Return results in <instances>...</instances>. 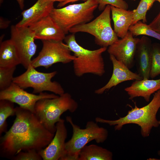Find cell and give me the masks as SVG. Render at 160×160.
<instances>
[{
    "instance_id": "1",
    "label": "cell",
    "mask_w": 160,
    "mask_h": 160,
    "mask_svg": "<svg viewBox=\"0 0 160 160\" xmlns=\"http://www.w3.org/2000/svg\"><path fill=\"white\" fill-rule=\"evenodd\" d=\"M16 118L8 131L0 138L1 156L11 159L21 151L46 147L54 133L46 129L35 114L20 107L15 108Z\"/></svg>"
},
{
    "instance_id": "2",
    "label": "cell",
    "mask_w": 160,
    "mask_h": 160,
    "mask_svg": "<svg viewBox=\"0 0 160 160\" xmlns=\"http://www.w3.org/2000/svg\"><path fill=\"white\" fill-rule=\"evenodd\" d=\"M135 107H132L124 117L113 120L97 117L95 119L96 122L114 126L115 130H120L125 124H135L140 127L142 136L148 137L153 127H157L160 125V121L158 120L156 117L160 108V89L154 93L152 100L147 105L138 108L135 103Z\"/></svg>"
},
{
    "instance_id": "3",
    "label": "cell",
    "mask_w": 160,
    "mask_h": 160,
    "mask_svg": "<svg viewBox=\"0 0 160 160\" xmlns=\"http://www.w3.org/2000/svg\"><path fill=\"white\" fill-rule=\"evenodd\" d=\"M64 40L76 57L72 61L76 76L80 77L88 73L100 76L104 75L105 65L102 54L107 47H101L92 50L85 49L77 42L74 33L65 36Z\"/></svg>"
},
{
    "instance_id": "4",
    "label": "cell",
    "mask_w": 160,
    "mask_h": 160,
    "mask_svg": "<svg viewBox=\"0 0 160 160\" xmlns=\"http://www.w3.org/2000/svg\"><path fill=\"white\" fill-rule=\"evenodd\" d=\"M77 103L70 94L64 93L53 98H44L36 103L35 114L43 126L51 132L56 131V124L62 119L60 117L68 111L71 113L77 109Z\"/></svg>"
},
{
    "instance_id": "5",
    "label": "cell",
    "mask_w": 160,
    "mask_h": 160,
    "mask_svg": "<svg viewBox=\"0 0 160 160\" xmlns=\"http://www.w3.org/2000/svg\"><path fill=\"white\" fill-rule=\"evenodd\" d=\"M66 118L72 127L73 134L65 142V153L60 160H78L79 152L88 143L93 140L97 143H103L108 137V130L100 127L96 122L89 121L85 128L82 129L73 123L71 117L68 116Z\"/></svg>"
},
{
    "instance_id": "6",
    "label": "cell",
    "mask_w": 160,
    "mask_h": 160,
    "mask_svg": "<svg viewBox=\"0 0 160 160\" xmlns=\"http://www.w3.org/2000/svg\"><path fill=\"white\" fill-rule=\"evenodd\" d=\"M98 6L96 0H86L61 8H54L50 15L66 34L73 27L90 22Z\"/></svg>"
},
{
    "instance_id": "7",
    "label": "cell",
    "mask_w": 160,
    "mask_h": 160,
    "mask_svg": "<svg viewBox=\"0 0 160 160\" xmlns=\"http://www.w3.org/2000/svg\"><path fill=\"white\" fill-rule=\"evenodd\" d=\"M111 5H108L94 20L73 27L69 32L74 34L79 32L89 33L95 37L97 44L107 48L119 39L111 27Z\"/></svg>"
},
{
    "instance_id": "8",
    "label": "cell",
    "mask_w": 160,
    "mask_h": 160,
    "mask_svg": "<svg viewBox=\"0 0 160 160\" xmlns=\"http://www.w3.org/2000/svg\"><path fill=\"white\" fill-rule=\"evenodd\" d=\"M35 68L31 65L25 72L14 77L13 82L23 89L32 88L33 93L48 91L60 95L65 93L63 88L59 82L52 81L57 73L56 71L43 73L38 71Z\"/></svg>"
},
{
    "instance_id": "9",
    "label": "cell",
    "mask_w": 160,
    "mask_h": 160,
    "mask_svg": "<svg viewBox=\"0 0 160 160\" xmlns=\"http://www.w3.org/2000/svg\"><path fill=\"white\" fill-rule=\"evenodd\" d=\"M42 41L41 50L37 57L32 60L31 65L35 68L43 67L47 69L57 63H69L76 58L71 54L68 46L63 41Z\"/></svg>"
},
{
    "instance_id": "10",
    "label": "cell",
    "mask_w": 160,
    "mask_h": 160,
    "mask_svg": "<svg viewBox=\"0 0 160 160\" xmlns=\"http://www.w3.org/2000/svg\"><path fill=\"white\" fill-rule=\"evenodd\" d=\"M19 55L21 64L26 69L31 65V58L36 53L37 46L34 42L35 34L29 27L10 28V39Z\"/></svg>"
},
{
    "instance_id": "11",
    "label": "cell",
    "mask_w": 160,
    "mask_h": 160,
    "mask_svg": "<svg viewBox=\"0 0 160 160\" xmlns=\"http://www.w3.org/2000/svg\"><path fill=\"white\" fill-rule=\"evenodd\" d=\"M13 82L7 88L0 92V100H6L18 104L20 107L35 113L36 103L44 98H53L58 96L54 94L41 92L36 95L29 93Z\"/></svg>"
},
{
    "instance_id": "12",
    "label": "cell",
    "mask_w": 160,
    "mask_h": 160,
    "mask_svg": "<svg viewBox=\"0 0 160 160\" xmlns=\"http://www.w3.org/2000/svg\"><path fill=\"white\" fill-rule=\"evenodd\" d=\"M140 39L134 37L129 31L123 38L118 39L108 47L107 52L129 68L133 67L137 44Z\"/></svg>"
},
{
    "instance_id": "13",
    "label": "cell",
    "mask_w": 160,
    "mask_h": 160,
    "mask_svg": "<svg viewBox=\"0 0 160 160\" xmlns=\"http://www.w3.org/2000/svg\"><path fill=\"white\" fill-rule=\"evenodd\" d=\"M64 120L56 124L55 134L49 145L38 152L44 160H60L65 152V140L67 132Z\"/></svg>"
},
{
    "instance_id": "14",
    "label": "cell",
    "mask_w": 160,
    "mask_h": 160,
    "mask_svg": "<svg viewBox=\"0 0 160 160\" xmlns=\"http://www.w3.org/2000/svg\"><path fill=\"white\" fill-rule=\"evenodd\" d=\"M34 32L35 39L63 41L65 34L50 15L29 27Z\"/></svg>"
},
{
    "instance_id": "15",
    "label": "cell",
    "mask_w": 160,
    "mask_h": 160,
    "mask_svg": "<svg viewBox=\"0 0 160 160\" xmlns=\"http://www.w3.org/2000/svg\"><path fill=\"white\" fill-rule=\"evenodd\" d=\"M152 43L148 37L143 36L137 46L135 57L137 73L143 79H149L151 69Z\"/></svg>"
},
{
    "instance_id": "16",
    "label": "cell",
    "mask_w": 160,
    "mask_h": 160,
    "mask_svg": "<svg viewBox=\"0 0 160 160\" xmlns=\"http://www.w3.org/2000/svg\"><path fill=\"white\" fill-rule=\"evenodd\" d=\"M110 59L113 66L112 76L106 84L95 91V93L102 94L106 90L125 81L143 79L137 73L132 71L125 65L117 60L113 55H110Z\"/></svg>"
},
{
    "instance_id": "17",
    "label": "cell",
    "mask_w": 160,
    "mask_h": 160,
    "mask_svg": "<svg viewBox=\"0 0 160 160\" xmlns=\"http://www.w3.org/2000/svg\"><path fill=\"white\" fill-rule=\"evenodd\" d=\"M54 2L49 0H38L29 9L24 10L22 19L16 25L18 27H29L50 15Z\"/></svg>"
},
{
    "instance_id": "18",
    "label": "cell",
    "mask_w": 160,
    "mask_h": 160,
    "mask_svg": "<svg viewBox=\"0 0 160 160\" xmlns=\"http://www.w3.org/2000/svg\"><path fill=\"white\" fill-rule=\"evenodd\" d=\"M160 89V78L156 80L143 79L135 80L131 85L124 89L132 100L137 97H143L148 102L152 94Z\"/></svg>"
},
{
    "instance_id": "19",
    "label": "cell",
    "mask_w": 160,
    "mask_h": 160,
    "mask_svg": "<svg viewBox=\"0 0 160 160\" xmlns=\"http://www.w3.org/2000/svg\"><path fill=\"white\" fill-rule=\"evenodd\" d=\"M114 31L118 37L122 38L127 34L133 20L134 10L123 9L111 5Z\"/></svg>"
},
{
    "instance_id": "20",
    "label": "cell",
    "mask_w": 160,
    "mask_h": 160,
    "mask_svg": "<svg viewBox=\"0 0 160 160\" xmlns=\"http://www.w3.org/2000/svg\"><path fill=\"white\" fill-rule=\"evenodd\" d=\"M20 64V58L12 40L10 39L0 43V67H13Z\"/></svg>"
},
{
    "instance_id": "21",
    "label": "cell",
    "mask_w": 160,
    "mask_h": 160,
    "mask_svg": "<svg viewBox=\"0 0 160 160\" xmlns=\"http://www.w3.org/2000/svg\"><path fill=\"white\" fill-rule=\"evenodd\" d=\"M112 153L108 150L95 144L87 145L79 152L78 160H111Z\"/></svg>"
},
{
    "instance_id": "22",
    "label": "cell",
    "mask_w": 160,
    "mask_h": 160,
    "mask_svg": "<svg viewBox=\"0 0 160 160\" xmlns=\"http://www.w3.org/2000/svg\"><path fill=\"white\" fill-rule=\"evenodd\" d=\"M14 103L7 100H0V135L7 131V119L15 115Z\"/></svg>"
},
{
    "instance_id": "23",
    "label": "cell",
    "mask_w": 160,
    "mask_h": 160,
    "mask_svg": "<svg viewBox=\"0 0 160 160\" xmlns=\"http://www.w3.org/2000/svg\"><path fill=\"white\" fill-rule=\"evenodd\" d=\"M129 31L133 36L140 35H146L153 37L160 41V34L154 31L149 25L139 21L129 27Z\"/></svg>"
},
{
    "instance_id": "24",
    "label": "cell",
    "mask_w": 160,
    "mask_h": 160,
    "mask_svg": "<svg viewBox=\"0 0 160 160\" xmlns=\"http://www.w3.org/2000/svg\"><path fill=\"white\" fill-rule=\"evenodd\" d=\"M156 1V0H140L137 8L133 10V20L132 25L141 20L144 23L147 22L146 17L147 12Z\"/></svg>"
},
{
    "instance_id": "25",
    "label": "cell",
    "mask_w": 160,
    "mask_h": 160,
    "mask_svg": "<svg viewBox=\"0 0 160 160\" xmlns=\"http://www.w3.org/2000/svg\"><path fill=\"white\" fill-rule=\"evenodd\" d=\"M160 74V44H152L150 77L153 79Z\"/></svg>"
},
{
    "instance_id": "26",
    "label": "cell",
    "mask_w": 160,
    "mask_h": 160,
    "mask_svg": "<svg viewBox=\"0 0 160 160\" xmlns=\"http://www.w3.org/2000/svg\"><path fill=\"white\" fill-rule=\"evenodd\" d=\"M16 67H0V91L7 88L13 82V76Z\"/></svg>"
},
{
    "instance_id": "27",
    "label": "cell",
    "mask_w": 160,
    "mask_h": 160,
    "mask_svg": "<svg viewBox=\"0 0 160 160\" xmlns=\"http://www.w3.org/2000/svg\"><path fill=\"white\" fill-rule=\"evenodd\" d=\"M14 160H41L42 158L38 151L34 149L21 151L12 159Z\"/></svg>"
},
{
    "instance_id": "28",
    "label": "cell",
    "mask_w": 160,
    "mask_h": 160,
    "mask_svg": "<svg viewBox=\"0 0 160 160\" xmlns=\"http://www.w3.org/2000/svg\"><path fill=\"white\" fill-rule=\"evenodd\" d=\"M98 4V8L100 11L103 10L108 5L127 10L128 4L124 0H96Z\"/></svg>"
},
{
    "instance_id": "29",
    "label": "cell",
    "mask_w": 160,
    "mask_h": 160,
    "mask_svg": "<svg viewBox=\"0 0 160 160\" xmlns=\"http://www.w3.org/2000/svg\"><path fill=\"white\" fill-rule=\"evenodd\" d=\"M149 25L154 31L160 34V12Z\"/></svg>"
},
{
    "instance_id": "30",
    "label": "cell",
    "mask_w": 160,
    "mask_h": 160,
    "mask_svg": "<svg viewBox=\"0 0 160 160\" xmlns=\"http://www.w3.org/2000/svg\"><path fill=\"white\" fill-rule=\"evenodd\" d=\"M10 21L6 20L2 17L0 18V28L1 29H4L7 28L9 26Z\"/></svg>"
},
{
    "instance_id": "31",
    "label": "cell",
    "mask_w": 160,
    "mask_h": 160,
    "mask_svg": "<svg viewBox=\"0 0 160 160\" xmlns=\"http://www.w3.org/2000/svg\"><path fill=\"white\" fill-rule=\"evenodd\" d=\"M79 0H82L85 1L86 0H67L63 2L59 3L57 5V7L58 8H60L64 6L68 3L75 2Z\"/></svg>"
},
{
    "instance_id": "32",
    "label": "cell",
    "mask_w": 160,
    "mask_h": 160,
    "mask_svg": "<svg viewBox=\"0 0 160 160\" xmlns=\"http://www.w3.org/2000/svg\"><path fill=\"white\" fill-rule=\"evenodd\" d=\"M21 9H23L24 7V0H16Z\"/></svg>"
},
{
    "instance_id": "33",
    "label": "cell",
    "mask_w": 160,
    "mask_h": 160,
    "mask_svg": "<svg viewBox=\"0 0 160 160\" xmlns=\"http://www.w3.org/2000/svg\"><path fill=\"white\" fill-rule=\"evenodd\" d=\"M50 1L54 2L55 1L59 2V3H62L65 2L67 0H49Z\"/></svg>"
},
{
    "instance_id": "34",
    "label": "cell",
    "mask_w": 160,
    "mask_h": 160,
    "mask_svg": "<svg viewBox=\"0 0 160 160\" xmlns=\"http://www.w3.org/2000/svg\"><path fill=\"white\" fill-rule=\"evenodd\" d=\"M156 1H158V2H159L160 3V0H156Z\"/></svg>"
},
{
    "instance_id": "35",
    "label": "cell",
    "mask_w": 160,
    "mask_h": 160,
    "mask_svg": "<svg viewBox=\"0 0 160 160\" xmlns=\"http://www.w3.org/2000/svg\"><path fill=\"white\" fill-rule=\"evenodd\" d=\"M158 154H159V155H160V151H159L158 152Z\"/></svg>"
},
{
    "instance_id": "36",
    "label": "cell",
    "mask_w": 160,
    "mask_h": 160,
    "mask_svg": "<svg viewBox=\"0 0 160 160\" xmlns=\"http://www.w3.org/2000/svg\"><path fill=\"white\" fill-rule=\"evenodd\" d=\"M132 0L134 1H135L136 0Z\"/></svg>"
}]
</instances>
